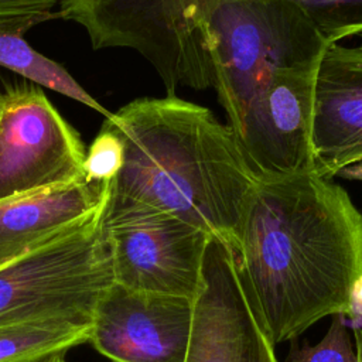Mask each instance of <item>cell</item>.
Masks as SVG:
<instances>
[{"label":"cell","mask_w":362,"mask_h":362,"mask_svg":"<svg viewBox=\"0 0 362 362\" xmlns=\"http://www.w3.org/2000/svg\"><path fill=\"white\" fill-rule=\"evenodd\" d=\"M274 344L324 317L351 314L362 277V212L328 178L259 180L232 247Z\"/></svg>","instance_id":"obj_1"},{"label":"cell","mask_w":362,"mask_h":362,"mask_svg":"<svg viewBox=\"0 0 362 362\" xmlns=\"http://www.w3.org/2000/svg\"><path fill=\"white\" fill-rule=\"evenodd\" d=\"M103 124L123 143L110 201L167 212L233 247L259 178L228 124L175 95L136 99Z\"/></svg>","instance_id":"obj_2"},{"label":"cell","mask_w":362,"mask_h":362,"mask_svg":"<svg viewBox=\"0 0 362 362\" xmlns=\"http://www.w3.org/2000/svg\"><path fill=\"white\" fill-rule=\"evenodd\" d=\"M214 71L212 88L236 139L270 82L320 62L329 42L288 0H204L197 7Z\"/></svg>","instance_id":"obj_3"},{"label":"cell","mask_w":362,"mask_h":362,"mask_svg":"<svg viewBox=\"0 0 362 362\" xmlns=\"http://www.w3.org/2000/svg\"><path fill=\"white\" fill-rule=\"evenodd\" d=\"M102 212L0 267V327L92 321L99 300L115 283Z\"/></svg>","instance_id":"obj_4"},{"label":"cell","mask_w":362,"mask_h":362,"mask_svg":"<svg viewBox=\"0 0 362 362\" xmlns=\"http://www.w3.org/2000/svg\"><path fill=\"white\" fill-rule=\"evenodd\" d=\"M59 6L54 18L82 25L93 49L130 48L143 55L167 95H175L180 86H212L195 0H61Z\"/></svg>","instance_id":"obj_5"},{"label":"cell","mask_w":362,"mask_h":362,"mask_svg":"<svg viewBox=\"0 0 362 362\" xmlns=\"http://www.w3.org/2000/svg\"><path fill=\"white\" fill-rule=\"evenodd\" d=\"M102 226L115 283L134 291L195 297L209 233L167 212L109 198Z\"/></svg>","instance_id":"obj_6"},{"label":"cell","mask_w":362,"mask_h":362,"mask_svg":"<svg viewBox=\"0 0 362 362\" xmlns=\"http://www.w3.org/2000/svg\"><path fill=\"white\" fill-rule=\"evenodd\" d=\"M79 133L33 85L3 90L0 202L85 180Z\"/></svg>","instance_id":"obj_7"},{"label":"cell","mask_w":362,"mask_h":362,"mask_svg":"<svg viewBox=\"0 0 362 362\" xmlns=\"http://www.w3.org/2000/svg\"><path fill=\"white\" fill-rule=\"evenodd\" d=\"M274 345L245 286L235 252L212 236L192 298L184 362H277Z\"/></svg>","instance_id":"obj_8"},{"label":"cell","mask_w":362,"mask_h":362,"mask_svg":"<svg viewBox=\"0 0 362 362\" xmlns=\"http://www.w3.org/2000/svg\"><path fill=\"white\" fill-rule=\"evenodd\" d=\"M192 300L113 283L99 300L89 342L113 362H184Z\"/></svg>","instance_id":"obj_9"},{"label":"cell","mask_w":362,"mask_h":362,"mask_svg":"<svg viewBox=\"0 0 362 362\" xmlns=\"http://www.w3.org/2000/svg\"><path fill=\"white\" fill-rule=\"evenodd\" d=\"M317 65L280 72L252 106L238 141L259 180L313 173Z\"/></svg>","instance_id":"obj_10"},{"label":"cell","mask_w":362,"mask_h":362,"mask_svg":"<svg viewBox=\"0 0 362 362\" xmlns=\"http://www.w3.org/2000/svg\"><path fill=\"white\" fill-rule=\"evenodd\" d=\"M313 173L348 178L362 163V42L329 44L314 78Z\"/></svg>","instance_id":"obj_11"},{"label":"cell","mask_w":362,"mask_h":362,"mask_svg":"<svg viewBox=\"0 0 362 362\" xmlns=\"http://www.w3.org/2000/svg\"><path fill=\"white\" fill-rule=\"evenodd\" d=\"M110 182L79 180L0 202V267L83 225L106 205Z\"/></svg>","instance_id":"obj_12"},{"label":"cell","mask_w":362,"mask_h":362,"mask_svg":"<svg viewBox=\"0 0 362 362\" xmlns=\"http://www.w3.org/2000/svg\"><path fill=\"white\" fill-rule=\"evenodd\" d=\"M90 322L45 320L0 327V362H48L89 341Z\"/></svg>","instance_id":"obj_13"},{"label":"cell","mask_w":362,"mask_h":362,"mask_svg":"<svg viewBox=\"0 0 362 362\" xmlns=\"http://www.w3.org/2000/svg\"><path fill=\"white\" fill-rule=\"evenodd\" d=\"M0 65L102 113L105 119L112 116V112L99 105L64 66L35 51L21 34L0 30Z\"/></svg>","instance_id":"obj_14"},{"label":"cell","mask_w":362,"mask_h":362,"mask_svg":"<svg viewBox=\"0 0 362 362\" xmlns=\"http://www.w3.org/2000/svg\"><path fill=\"white\" fill-rule=\"evenodd\" d=\"M204 0H195L198 3ZM298 6L329 42L362 34V0H288Z\"/></svg>","instance_id":"obj_15"},{"label":"cell","mask_w":362,"mask_h":362,"mask_svg":"<svg viewBox=\"0 0 362 362\" xmlns=\"http://www.w3.org/2000/svg\"><path fill=\"white\" fill-rule=\"evenodd\" d=\"M291 341L287 362H358L342 315H334L327 334L317 345L311 346L307 342L297 345L294 339Z\"/></svg>","instance_id":"obj_16"},{"label":"cell","mask_w":362,"mask_h":362,"mask_svg":"<svg viewBox=\"0 0 362 362\" xmlns=\"http://www.w3.org/2000/svg\"><path fill=\"white\" fill-rule=\"evenodd\" d=\"M123 164V143L120 137L102 123L100 132L92 141L85 157V180L110 182Z\"/></svg>","instance_id":"obj_17"},{"label":"cell","mask_w":362,"mask_h":362,"mask_svg":"<svg viewBox=\"0 0 362 362\" xmlns=\"http://www.w3.org/2000/svg\"><path fill=\"white\" fill-rule=\"evenodd\" d=\"M61 0H0V30L24 35L31 27L54 18L51 11Z\"/></svg>","instance_id":"obj_18"},{"label":"cell","mask_w":362,"mask_h":362,"mask_svg":"<svg viewBox=\"0 0 362 362\" xmlns=\"http://www.w3.org/2000/svg\"><path fill=\"white\" fill-rule=\"evenodd\" d=\"M362 315V277L355 283L351 298V314L349 317L354 320L361 318Z\"/></svg>","instance_id":"obj_19"},{"label":"cell","mask_w":362,"mask_h":362,"mask_svg":"<svg viewBox=\"0 0 362 362\" xmlns=\"http://www.w3.org/2000/svg\"><path fill=\"white\" fill-rule=\"evenodd\" d=\"M356 334V355H358V362H362V331L355 329Z\"/></svg>","instance_id":"obj_20"},{"label":"cell","mask_w":362,"mask_h":362,"mask_svg":"<svg viewBox=\"0 0 362 362\" xmlns=\"http://www.w3.org/2000/svg\"><path fill=\"white\" fill-rule=\"evenodd\" d=\"M48 362H65V358L64 356H57V358H54V359H51Z\"/></svg>","instance_id":"obj_21"},{"label":"cell","mask_w":362,"mask_h":362,"mask_svg":"<svg viewBox=\"0 0 362 362\" xmlns=\"http://www.w3.org/2000/svg\"><path fill=\"white\" fill-rule=\"evenodd\" d=\"M1 112H3V90H0V117H1Z\"/></svg>","instance_id":"obj_22"}]
</instances>
